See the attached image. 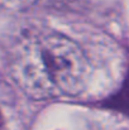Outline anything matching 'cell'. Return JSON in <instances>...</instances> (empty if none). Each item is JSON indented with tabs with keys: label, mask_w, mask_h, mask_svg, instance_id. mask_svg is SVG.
Listing matches in <instances>:
<instances>
[{
	"label": "cell",
	"mask_w": 129,
	"mask_h": 130,
	"mask_svg": "<svg viewBox=\"0 0 129 130\" xmlns=\"http://www.w3.org/2000/svg\"><path fill=\"white\" fill-rule=\"evenodd\" d=\"M8 72L22 92L34 100L79 95L89 77L81 47L54 30H29L13 43Z\"/></svg>",
	"instance_id": "cell-1"
},
{
	"label": "cell",
	"mask_w": 129,
	"mask_h": 130,
	"mask_svg": "<svg viewBox=\"0 0 129 130\" xmlns=\"http://www.w3.org/2000/svg\"><path fill=\"white\" fill-rule=\"evenodd\" d=\"M106 106L109 109L117 110L122 114L129 115V72L124 80V82L117 91V93L113 95L108 100Z\"/></svg>",
	"instance_id": "cell-2"
},
{
	"label": "cell",
	"mask_w": 129,
	"mask_h": 130,
	"mask_svg": "<svg viewBox=\"0 0 129 130\" xmlns=\"http://www.w3.org/2000/svg\"><path fill=\"white\" fill-rule=\"evenodd\" d=\"M37 0H0V8L9 11H20L32 6Z\"/></svg>",
	"instance_id": "cell-3"
}]
</instances>
